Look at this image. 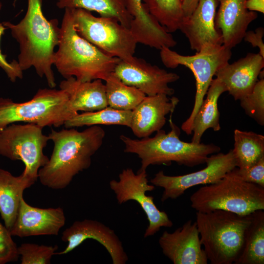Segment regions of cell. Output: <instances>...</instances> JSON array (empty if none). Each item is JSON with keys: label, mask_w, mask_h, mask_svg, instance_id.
<instances>
[{"label": "cell", "mask_w": 264, "mask_h": 264, "mask_svg": "<svg viewBox=\"0 0 264 264\" xmlns=\"http://www.w3.org/2000/svg\"><path fill=\"white\" fill-rule=\"evenodd\" d=\"M48 136L54 148L47 162L39 169L38 178L42 185L59 190L90 167L91 157L102 145L105 132L94 125L83 131L74 128L59 131L51 129Z\"/></svg>", "instance_id": "obj_1"}, {"label": "cell", "mask_w": 264, "mask_h": 264, "mask_svg": "<svg viewBox=\"0 0 264 264\" xmlns=\"http://www.w3.org/2000/svg\"><path fill=\"white\" fill-rule=\"evenodd\" d=\"M42 2L43 0H27L26 13L18 24L2 23L19 44L18 62L22 70L34 67L39 76L45 78L49 87L54 88L56 84L52 66L60 27L57 19L48 20L44 16Z\"/></svg>", "instance_id": "obj_2"}, {"label": "cell", "mask_w": 264, "mask_h": 264, "mask_svg": "<svg viewBox=\"0 0 264 264\" xmlns=\"http://www.w3.org/2000/svg\"><path fill=\"white\" fill-rule=\"evenodd\" d=\"M53 65L65 79L105 81L121 60L104 53L75 30L69 9H65Z\"/></svg>", "instance_id": "obj_3"}, {"label": "cell", "mask_w": 264, "mask_h": 264, "mask_svg": "<svg viewBox=\"0 0 264 264\" xmlns=\"http://www.w3.org/2000/svg\"><path fill=\"white\" fill-rule=\"evenodd\" d=\"M169 119L171 131H157L152 137L132 139L124 135L120 138L125 145L124 152L134 154L141 159L138 172L146 170L151 165H169L175 162L179 165L193 167L204 164L208 156L219 153L220 148L214 144L186 142L179 138V128Z\"/></svg>", "instance_id": "obj_4"}, {"label": "cell", "mask_w": 264, "mask_h": 264, "mask_svg": "<svg viewBox=\"0 0 264 264\" xmlns=\"http://www.w3.org/2000/svg\"><path fill=\"white\" fill-rule=\"evenodd\" d=\"M251 214L242 216L222 210L196 212L200 242L211 264H235L242 249Z\"/></svg>", "instance_id": "obj_5"}, {"label": "cell", "mask_w": 264, "mask_h": 264, "mask_svg": "<svg viewBox=\"0 0 264 264\" xmlns=\"http://www.w3.org/2000/svg\"><path fill=\"white\" fill-rule=\"evenodd\" d=\"M190 201L197 212L222 210L245 216L264 210V187L244 181L230 171L217 182L199 188Z\"/></svg>", "instance_id": "obj_6"}, {"label": "cell", "mask_w": 264, "mask_h": 264, "mask_svg": "<svg viewBox=\"0 0 264 264\" xmlns=\"http://www.w3.org/2000/svg\"><path fill=\"white\" fill-rule=\"evenodd\" d=\"M78 113L71 109L62 89L40 88L28 101L16 103L0 97V132L16 122L31 123L44 127H59Z\"/></svg>", "instance_id": "obj_7"}, {"label": "cell", "mask_w": 264, "mask_h": 264, "mask_svg": "<svg viewBox=\"0 0 264 264\" xmlns=\"http://www.w3.org/2000/svg\"><path fill=\"white\" fill-rule=\"evenodd\" d=\"M231 49L223 44H208L193 55H182L170 48L160 49V57L167 68H176L181 65L188 68L196 80V91L193 110L181 128L187 134L192 133L193 123L206 92L217 71L229 63Z\"/></svg>", "instance_id": "obj_8"}, {"label": "cell", "mask_w": 264, "mask_h": 264, "mask_svg": "<svg viewBox=\"0 0 264 264\" xmlns=\"http://www.w3.org/2000/svg\"><path fill=\"white\" fill-rule=\"evenodd\" d=\"M69 9L80 36L109 56L128 63L134 61L137 43L129 28L113 18L96 17L81 8Z\"/></svg>", "instance_id": "obj_9"}, {"label": "cell", "mask_w": 264, "mask_h": 264, "mask_svg": "<svg viewBox=\"0 0 264 264\" xmlns=\"http://www.w3.org/2000/svg\"><path fill=\"white\" fill-rule=\"evenodd\" d=\"M38 124L12 123L0 132V154L11 160H21L25 167L23 173L34 179L39 169L48 161L43 152L50 140Z\"/></svg>", "instance_id": "obj_10"}, {"label": "cell", "mask_w": 264, "mask_h": 264, "mask_svg": "<svg viewBox=\"0 0 264 264\" xmlns=\"http://www.w3.org/2000/svg\"><path fill=\"white\" fill-rule=\"evenodd\" d=\"M118 177V180L113 179L110 182V188L115 193L118 204L132 200L140 205L149 221L144 238L154 235L162 227H172L173 223L167 213L157 208L153 197L146 194L155 188V186L148 183L146 170L136 174L132 168H128L123 169Z\"/></svg>", "instance_id": "obj_11"}, {"label": "cell", "mask_w": 264, "mask_h": 264, "mask_svg": "<svg viewBox=\"0 0 264 264\" xmlns=\"http://www.w3.org/2000/svg\"><path fill=\"white\" fill-rule=\"evenodd\" d=\"M205 163L206 166L202 170L180 176H167L160 171L150 182L164 189L161 200L164 202L179 198L186 190L195 186L217 182L237 167L232 149L226 154L219 152L209 155Z\"/></svg>", "instance_id": "obj_12"}, {"label": "cell", "mask_w": 264, "mask_h": 264, "mask_svg": "<svg viewBox=\"0 0 264 264\" xmlns=\"http://www.w3.org/2000/svg\"><path fill=\"white\" fill-rule=\"evenodd\" d=\"M113 73L123 83L135 87L146 96L158 94L172 96L175 90L169 84L180 78L176 73L168 72L136 57L132 63L121 60Z\"/></svg>", "instance_id": "obj_13"}, {"label": "cell", "mask_w": 264, "mask_h": 264, "mask_svg": "<svg viewBox=\"0 0 264 264\" xmlns=\"http://www.w3.org/2000/svg\"><path fill=\"white\" fill-rule=\"evenodd\" d=\"M62 240L67 242L66 248L55 255L66 254L72 251L85 240L91 239L101 244L110 255L113 264H125L128 257L122 243L113 230L95 220L85 219L76 221L65 229Z\"/></svg>", "instance_id": "obj_14"}, {"label": "cell", "mask_w": 264, "mask_h": 264, "mask_svg": "<svg viewBox=\"0 0 264 264\" xmlns=\"http://www.w3.org/2000/svg\"><path fill=\"white\" fill-rule=\"evenodd\" d=\"M159 244L163 254L174 264H207L197 223L187 221L172 233L165 231Z\"/></svg>", "instance_id": "obj_15"}, {"label": "cell", "mask_w": 264, "mask_h": 264, "mask_svg": "<svg viewBox=\"0 0 264 264\" xmlns=\"http://www.w3.org/2000/svg\"><path fill=\"white\" fill-rule=\"evenodd\" d=\"M66 220L61 207L40 208L32 206L22 198L16 220L9 231L12 236L21 238L58 235L65 224Z\"/></svg>", "instance_id": "obj_16"}, {"label": "cell", "mask_w": 264, "mask_h": 264, "mask_svg": "<svg viewBox=\"0 0 264 264\" xmlns=\"http://www.w3.org/2000/svg\"><path fill=\"white\" fill-rule=\"evenodd\" d=\"M218 5V0H199L191 15L184 18L178 30L188 40L192 50L198 52L208 44H222L215 25Z\"/></svg>", "instance_id": "obj_17"}, {"label": "cell", "mask_w": 264, "mask_h": 264, "mask_svg": "<svg viewBox=\"0 0 264 264\" xmlns=\"http://www.w3.org/2000/svg\"><path fill=\"white\" fill-rule=\"evenodd\" d=\"M264 67V58L259 53H248L244 57L221 67L215 76L234 100H240L252 91Z\"/></svg>", "instance_id": "obj_18"}, {"label": "cell", "mask_w": 264, "mask_h": 264, "mask_svg": "<svg viewBox=\"0 0 264 264\" xmlns=\"http://www.w3.org/2000/svg\"><path fill=\"white\" fill-rule=\"evenodd\" d=\"M170 97L165 94L146 96L132 110L130 128L135 136L148 137L162 129L166 116L174 112L179 101L176 97Z\"/></svg>", "instance_id": "obj_19"}, {"label": "cell", "mask_w": 264, "mask_h": 264, "mask_svg": "<svg viewBox=\"0 0 264 264\" xmlns=\"http://www.w3.org/2000/svg\"><path fill=\"white\" fill-rule=\"evenodd\" d=\"M246 0H218L215 25L220 32L222 44L232 49L243 39L249 25L258 17L256 12L245 7Z\"/></svg>", "instance_id": "obj_20"}, {"label": "cell", "mask_w": 264, "mask_h": 264, "mask_svg": "<svg viewBox=\"0 0 264 264\" xmlns=\"http://www.w3.org/2000/svg\"><path fill=\"white\" fill-rule=\"evenodd\" d=\"M102 81L82 82L71 77L62 81L59 87L66 93L74 111H94L108 107L105 85Z\"/></svg>", "instance_id": "obj_21"}, {"label": "cell", "mask_w": 264, "mask_h": 264, "mask_svg": "<svg viewBox=\"0 0 264 264\" xmlns=\"http://www.w3.org/2000/svg\"><path fill=\"white\" fill-rule=\"evenodd\" d=\"M35 181L23 173L14 176L0 168V214L9 230L16 220L23 191Z\"/></svg>", "instance_id": "obj_22"}, {"label": "cell", "mask_w": 264, "mask_h": 264, "mask_svg": "<svg viewBox=\"0 0 264 264\" xmlns=\"http://www.w3.org/2000/svg\"><path fill=\"white\" fill-rule=\"evenodd\" d=\"M227 91L225 85L217 79H213L206 92L204 99L194 118L191 142L200 143L204 132L209 129L214 131L220 130V112L218 101L220 95Z\"/></svg>", "instance_id": "obj_23"}, {"label": "cell", "mask_w": 264, "mask_h": 264, "mask_svg": "<svg viewBox=\"0 0 264 264\" xmlns=\"http://www.w3.org/2000/svg\"><path fill=\"white\" fill-rule=\"evenodd\" d=\"M251 221L245 232L243 243L235 264H264V212L251 214Z\"/></svg>", "instance_id": "obj_24"}, {"label": "cell", "mask_w": 264, "mask_h": 264, "mask_svg": "<svg viewBox=\"0 0 264 264\" xmlns=\"http://www.w3.org/2000/svg\"><path fill=\"white\" fill-rule=\"evenodd\" d=\"M56 5L60 9L81 8L94 11L100 16L116 19L129 29L132 19L127 11L126 0H57Z\"/></svg>", "instance_id": "obj_25"}, {"label": "cell", "mask_w": 264, "mask_h": 264, "mask_svg": "<svg viewBox=\"0 0 264 264\" xmlns=\"http://www.w3.org/2000/svg\"><path fill=\"white\" fill-rule=\"evenodd\" d=\"M232 149L237 167L248 168L264 157V136L253 132L236 129Z\"/></svg>", "instance_id": "obj_26"}, {"label": "cell", "mask_w": 264, "mask_h": 264, "mask_svg": "<svg viewBox=\"0 0 264 264\" xmlns=\"http://www.w3.org/2000/svg\"><path fill=\"white\" fill-rule=\"evenodd\" d=\"M105 81L108 107L111 108L132 110L146 96L135 87L123 83L113 72Z\"/></svg>", "instance_id": "obj_27"}, {"label": "cell", "mask_w": 264, "mask_h": 264, "mask_svg": "<svg viewBox=\"0 0 264 264\" xmlns=\"http://www.w3.org/2000/svg\"><path fill=\"white\" fill-rule=\"evenodd\" d=\"M132 110H119L107 107L99 110L78 113L64 123L66 128L85 126L122 125L130 128Z\"/></svg>", "instance_id": "obj_28"}, {"label": "cell", "mask_w": 264, "mask_h": 264, "mask_svg": "<svg viewBox=\"0 0 264 264\" xmlns=\"http://www.w3.org/2000/svg\"><path fill=\"white\" fill-rule=\"evenodd\" d=\"M149 13L170 33L179 29L184 15L183 0H142Z\"/></svg>", "instance_id": "obj_29"}, {"label": "cell", "mask_w": 264, "mask_h": 264, "mask_svg": "<svg viewBox=\"0 0 264 264\" xmlns=\"http://www.w3.org/2000/svg\"><path fill=\"white\" fill-rule=\"evenodd\" d=\"M240 100L245 113L259 125H264V79L260 78L252 91Z\"/></svg>", "instance_id": "obj_30"}, {"label": "cell", "mask_w": 264, "mask_h": 264, "mask_svg": "<svg viewBox=\"0 0 264 264\" xmlns=\"http://www.w3.org/2000/svg\"><path fill=\"white\" fill-rule=\"evenodd\" d=\"M58 246L23 243L18 247L22 264H49Z\"/></svg>", "instance_id": "obj_31"}, {"label": "cell", "mask_w": 264, "mask_h": 264, "mask_svg": "<svg viewBox=\"0 0 264 264\" xmlns=\"http://www.w3.org/2000/svg\"><path fill=\"white\" fill-rule=\"evenodd\" d=\"M12 236L9 230L0 222V264L16 262L20 257Z\"/></svg>", "instance_id": "obj_32"}, {"label": "cell", "mask_w": 264, "mask_h": 264, "mask_svg": "<svg viewBox=\"0 0 264 264\" xmlns=\"http://www.w3.org/2000/svg\"><path fill=\"white\" fill-rule=\"evenodd\" d=\"M231 173L244 181L264 187V157L248 168L236 167Z\"/></svg>", "instance_id": "obj_33"}, {"label": "cell", "mask_w": 264, "mask_h": 264, "mask_svg": "<svg viewBox=\"0 0 264 264\" xmlns=\"http://www.w3.org/2000/svg\"><path fill=\"white\" fill-rule=\"evenodd\" d=\"M7 28L5 27L2 22H0V41L4 31ZM0 67L6 74L9 80L15 82L17 79H22L23 71L21 68L18 61L15 60L8 62L6 59V55L3 54L0 48Z\"/></svg>", "instance_id": "obj_34"}, {"label": "cell", "mask_w": 264, "mask_h": 264, "mask_svg": "<svg viewBox=\"0 0 264 264\" xmlns=\"http://www.w3.org/2000/svg\"><path fill=\"white\" fill-rule=\"evenodd\" d=\"M264 35V28L260 27L256 28L255 31H247L243 37L244 40L250 43L253 47L259 48V53L263 58H264V44L263 41Z\"/></svg>", "instance_id": "obj_35"}, {"label": "cell", "mask_w": 264, "mask_h": 264, "mask_svg": "<svg viewBox=\"0 0 264 264\" xmlns=\"http://www.w3.org/2000/svg\"><path fill=\"white\" fill-rule=\"evenodd\" d=\"M127 11L132 18L141 20L146 14L142 0H126Z\"/></svg>", "instance_id": "obj_36"}, {"label": "cell", "mask_w": 264, "mask_h": 264, "mask_svg": "<svg viewBox=\"0 0 264 264\" xmlns=\"http://www.w3.org/2000/svg\"><path fill=\"white\" fill-rule=\"evenodd\" d=\"M245 7L249 11L264 13V0H246Z\"/></svg>", "instance_id": "obj_37"}, {"label": "cell", "mask_w": 264, "mask_h": 264, "mask_svg": "<svg viewBox=\"0 0 264 264\" xmlns=\"http://www.w3.org/2000/svg\"><path fill=\"white\" fill-rule=\"evenodd\" d=\"M199 0H183L182 9L184 17L191 15L196 8Z\"/></svg>", "instance_id": "obj_38"}, {"label": "cell", "mask_w": 264, "mask_h": 264, "mask_svg": "<svg viewBox=\"0 0 264 264\" xmlns=\"http://www.w3.org/2000/svg\"><path fill=\"white\" fill-rule=\"evenodd\" d=\"M1 7H2V4H1V3L0 1V11L1 9Z\"/></svg>", "instance_id": "obj_39"}]
</instances>
